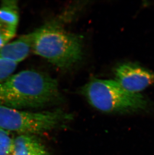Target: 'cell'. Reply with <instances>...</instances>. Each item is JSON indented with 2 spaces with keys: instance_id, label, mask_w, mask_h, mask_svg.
<instances>
[{
  "instance_id": "6da1fadb",
  "label": "cell",
  "mask_w": 154,
  "mask_h": 155,
  "mask_svg": "<svg viewBox=\"0 0 154 155\" xmlns=\"http://www.w3.org/2000/svg\"><path fill=\"white\" fill-rule=\"evenodd\" d=\"M61 98L57 81L35 70L19 72L0 84V104L18 110L48 107Z\"/></svg>"
},
{
  "instance_id": "7a4b0ae2",
  "label": "cell",
  "mask_w": 154,
  "mask_h": 155,
  "mask_svg": "<svg viewBox=\"0 0 154 155\" xmlns=\"http://www.w3.org/2000/svg\"><path fill=\"white\" fill-rule=\"evenodd\" d=\"M32 50L53 64L65 69L81 60L83 43L80 36L52 22L33 32Z\"/></svg>"
},
{
  "instance_id": "3957f363",
  "label": "cell",
  "mask_w": 154,
  "mask_h": 155,
  "mask_svg": "<svg viewBox=\"0 0 154 155\" xmlns=\"http://www.w3.org/2000/svg\"><path fill=\"white\" fill-rule=\"evenodd\" d=\"M82 92L93 107L104 113H135L148 107L143 95L127 91L116 81L92 78Z\"/></svg>"
},
{
  "instance_id": "277c9868",
  "label": "cell",
  "mask_w": 154,
  "mask_h": 155,
  "mask_svg": "<svg viewBox=\"0 0 154 155\" xmlns=\"http://www.w3.org/2000/svg\"><path fill=\"white\" fill-rule=\"evenodd\" d=\"M71 120V114L61 110L31 112L0 104V129L10 133L35 136L61 127Z\"/></svg>"
},
{
  "instance_id": "5b68a950",
  "label": "cell",
  "mask_w": 154,
  "mask_h": 155,
  "mask_svg": "<svg viewBox=\"0 0 154 155\" xmlns=\"http://www.w3.org/2000/svg\"><path fill=\"white\" fill-rule=\"evenodd\" d=\"M116 81L128 91L139 94L154 84V72L131 62L121 63L115 69Z\"/></svg>"
},
{
  "instance_id": "8992f818",
  "label": "cell",
  "mask_w": 154,
  "mask_h": 155,
  "mask_svg": "<svg viewBox=\"0 0 154 155\" xmlns=\"http://www.w3.org/2000/svg\"><path fill=\"white\" fill-rule=\"evenodd\" d=\"M33 32L20 37L0 48V58L18 64L28 57L32 50Z\"/></svg>"
},
{
  "instance_id": "52a82bcc",
  "label": "cell",
  "mask_w": 154,
  "mask_h": 155,
  "mask_svg": "<svg viewBox=\"0 0 154 155\" xmlns=\"http://www.w3.org/2000/svg\"><path fill=\"white\" fill-rule=\"evenodd\" d=\"M10 155H49L43 144L33 135H21L14 138Z\"/></svg>"
},
{
  "instance_id": "ba28073f",
  "label": "cell",
  "mask_w": 154,
  "mask_h": 155,
  "mask_svg": "<svg viewBox=\"0 0 154 155\" xmlns=\"http://www.w3.org/2000/svg\"><path fill=\"white\" fill-rule=\"evenodd\" d=\"M19 14L16 1H4L0 6V24L17 31Z\"/></svg>"
},
{
  "instance_id": "9c48e42d",
  "label": "cell",
  "mask_w": 154,
  "mask_h": 155,
  "mask_svg": "<svg viewBox=\"0 0 154 155\" xmlns=\"http://www.w3.org/2000/svg\"><path fill=\"white\" fill-rule=\"evenodd\" d=\"M14 138L10 133L0 129V155H10L13 149Z\"/></svg>"
},
{
  "instance_id": "30bf717a",
  "label": "cell",
  "mask_w": 154,
  "mask_h": 155,
  "mask_svg": "<svg viewBox=\"0 0 154 155\" xmlns=\"http://www.w3.org/2000/svg\"><path fill=\"white\" fill-rule=\"evenodd\" d=\"M17 65L14 62L0 58V84L13 74Z\"/></svg>"
},
{
  "instance_id": "8fae6325",
  "label": "cell",
  "mask_w": 154,
  "mask_h": 155,
  "mask_svg": "<svg viewBox=\"0 0 154 155\" xmlns=\"http://www.w3.org/2000/svg\"><path fill=\"white\" fill-rule=\"evenodd\" d=\"M16 31L0 24V48L9 42L16 34Z\"/></svg>"
}]
</instances>
